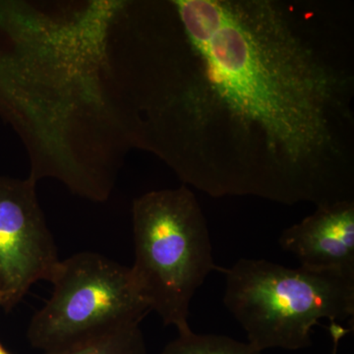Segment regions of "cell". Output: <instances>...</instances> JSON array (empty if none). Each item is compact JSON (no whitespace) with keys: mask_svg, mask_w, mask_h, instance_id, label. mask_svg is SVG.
<instances>
[{"mask_svg":"<svg viewBox=\"0 0 354 354\" xmlns=\"http://www.w3.org/2000/svg\"><path fill=\"white\" fill-rule=\"evenodd\" d=\"M135 260L133 283L151 311L178 334L191 330L188 317L195 293L214 262L208 223L186 185L153 190L132 204Z\"/></svg>","mask_w":354,"mask_h":354,"instance_id":"3","label":"cell"},{"mask_svg":"<svg viewBox=\"0 0 354 354\" xmlns=\"http://www.w3.org/2000/svg\"><path fill=\"white\" fill-rule=\"evenodd\" d=\"M7 349L4 348L3 344L0 342V354H6Z\"/></svg>","mask_w":354,"mask_h":354,"instance_id":"9","label":"cell"},{"mask_svg":"<svg viewBox=\"0 0 354 354\" xmlns=\"http://www.w3.org/2000/svg\"><path fill=\"white\" fill-rule=\"evenodd\" d=\"M160 354H262L248 342L227 335L195 334L192 330L178 334Z\"/></svg>","mask_w":354,"mask_h":354,"instance_id":"8","label":"cell"},{"mask_svg":"<svg viewBox=\"0 0 354 354\" xmlns=\"http://www.w3.org/2000/svg\"><path fill=\"white\" fill-rule=\"evenodd\" d=\"M123 130L186 186L354 201L351 13L304 0L131 2Z\"/></svg>","mask_w":354,"mask_h":354,"instance_id":"1","label":"cell"},{"mask_svg":"<svg viewBox=\"0 0 354 354\" xmlns=\"http://www.w3.org/2000/svg\"><path fill=\"white\" fill-rule=\"evenodd\" d=\"M279 243L301 267L354 274V201L317 207L283 230Z\"/></svg>","mask_w":354,"mask_h":354,"instance_id":"6","label":"cell"},{"mask_svg":"<svg viewBox=\"0 0 354 354\" xmlns=\"http://www.w3.org/2000/svg\"><path fill=\"white\" fill-rule=\"evenodd\" d=\"M44 354H147V348L140 324H132Z\"/></svg>","mask_w":354,"mask_h":354,"instance_id":"7","label":"cell"},{"mask_svg":"<svg viewBox=\"0 0 354 354\" xmlns=\"http://www.w3.org/2000/svg\"><path fill=\"white\" fill-rule=\"evenodd\" d=\"M50 283L53 295L32 317L27 332L32 348L44 353L140 324L151 312L129 268L101 254L80 252L60 260Z\"/></svg>","mask_w":354,"mask_h":354,"instance_id":"4","label":"cell"},{"mask_svg":"<svg viewBox=\"0 0 354 354\" xmlns=\"http://www.w3.org/2000/svg\"><path fill=\"white\" fill-rule=\"evenodd\" d=\"M223 304L245 330L248 344L298 351L312 344L314 326H332L354 314V274L297 269L262 259H241L228 269Z\"/></svg>","mask_w":354,"mask_h":354,"instance_id":"2","label":"cell"},{"mask_svg":"<svg viewBox=\"0 0 354 354\" xmlns=\"http://www.w3.org/2000/svg\"><path fill=\"white\" fill-rule=\"evenodd\" d=\"M60 260L37 196L36 181L0 176V308L10 311Z\"/></svg>","mask_w":354,"mask_h":354,"instance_id":"5","label":"cell"}]
</instances>
